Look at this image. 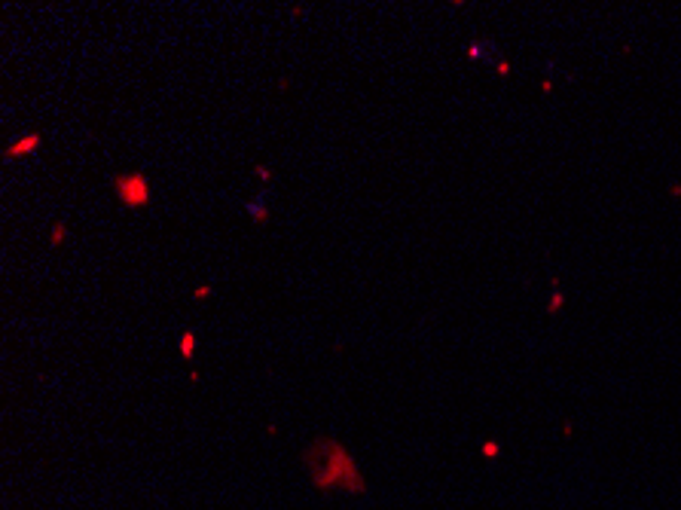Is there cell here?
Masks as SVG:
<instances>
[{
  "instance_id": "6da1fadb",
  "label": "cell",
  "mask_w": 681,
  "mask_h": 510,
  "mask_svg": "<svg viewBox=\"0 0 681 510\" xmlns=\"http://www.w3.org/2000/svg\"><path fill=\"white\" fill-rule=\"evenodd\" d=\"M113 196L120 199L122 208L129 211H138V208H147L150 199H153V187H150V178L144 171H125V174H113L111 178Z\"/></svg>"
},
{
  "instance_id": "7a4b0ae2",
  "label": "cell",
  "mask_w": 681,
  "mask_h": 510,
  "mask_svg": "<svg viewBox=\"0 0 681 510\" xmlns=\"http://www.w3.org/2000/svg\"><path fill=\"white\" fill-rule=\"evenodd\" d=\"M40 144H43V135H40V132H28V135H24V138L13 141V144L3 150V159H6V162H13V159L31 156V153H34V150H37Z\"/></svg>"
},
{
  "instance_id": "3957f363",
  "label": "cell",
  "mask_w": 681,
  "mask_h": 510,
  "mask_svg": "<svg viewBox=\"0 0 681 510\" xmlns=\"http://www.w3.org/2000/svg\"><path fill=\"white\" fill-rule=\"evenodd\" d=\"M192 355H196V333L183 330L181 333V357H183V361H190Z\"/></svg>"
},
{
  "instance_id": "277c9868",
  "label": "cell",
  "mask_w": 681,
  "mask_h": 510,
  "mask_svg": "<svg viewBox=\"0 0 681 510\" xmlns=\"http://www.w3.org/2000/svg\"><path fill=\"white\" fill-rule=\"evenodd\" d=\"M245 211H248L251 217H254V223H266V220H269V211H266V208H260V202H248V205H245Z\"/></svg>"
},
{
  "instance_id": "5b68a950",
  "label": "cell",
  "mask_w": 681,
  "mask_h": 510,
  "mask_svg": "<svg viewBox=\"0 0 681 510\" xmlns=\"http://www.w3.org/2000/svg\"><path fill=\"white\" fill-rule=\"evenodd\" d=\"M64 239H67V227H64V223H55V227H52V236H49V241H52V245H62Z\"/></svg>"
},
{
  "instance_id": "8992f818",
  "label": "cell",
  "mask_w": 681,
  "mask_h": 510,
  "mask_svg": "<svg viewBox=\"0 0 681 510\" xmlns=\"http://www.w3.org/2000/svg\"><path fill=\"white\" fill-rule=\"evenodd\" d=\"M211 294H214V288H211V284H205V288L192 290V299H205V297H211Z\"/></svg>"
},
{
  "instance_id": "52a82bcc",
  "label": "cell",
  "mask_w": 681,
  "mask_h": 510,
  "mask_svg": "<svg viewBox=\"0 0 681 510\" xmlns=\"http://www.w3.org/2000/svg\"><path fill=\"white\" fill-rule=\"evenodd\" d=\"M254 174H257L260 180H269V178H272V171H269L266 165H257V169H254Z\"/></svg>"
}]
</instances>
